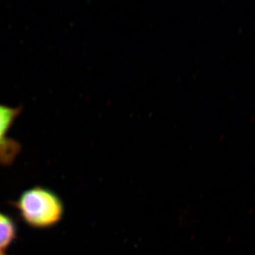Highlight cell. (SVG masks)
Returning <instances> with one entry per match:
<instances>
[{
    "instance_id": "cell-2",
    "label": "cell",
    "mask_w": 255,
    "mask_h": 255,
    "mask_svg": "<svg viewBox=\"0 0 255 255\" xmlns=\"http://www.w3.org/2000/svg\"><path fill=\"white\" fill-rule=\"evenodd\" d=\"M23 107H12L0 103V165L10 167L22 151V145L9 136L15 122L22 114Z\"/></svg>"
},
{
    "instance_id": "cell-3",
    "label": "cell",
    "mask_w": 255,
    "mask_h": 255,
    "mask_svg": "<svg viewBox=\"0 0 255 255\" xmlns=\"http://www.w3.org/2000/svg\"><path fill=\"white\" fill-rule=\"evenodd\" d=\"M17 226L12 217L0 212V251H3L17 238Z\"/></svg>"
},
{
    "instance_id": "cell-4",
    "label": "cell",
    "mask_w": 255,
    "mask_h": 255,
    "mask_svg": "<svg viewBox=\"0 0 255 255\" xmlns=\"http://www.w3.org/2000/svg\"><path fill=\"white\" fill-rule=\"evenodd\" d=\"M0 255H7V254L4 253L3 251H0Z\"/></svg>"
},
{
    "instance_id": "cell-1",
    "label": "cell",
    "mask_w": 255,
    "mask_h": 255,
    "mask_svg": "<svg viewBox=\"0 0 255 255\" xmlns=\"http://www.w3.org/2000/svg\"><path fill=\"white\" fill-rule=\"evenodd\" d=\"M11 205L27 226L36 229L55 227L62 220L65 212L64 202L60 196L42 186L23 191Z\"/></svg>"
}]
</instances>
